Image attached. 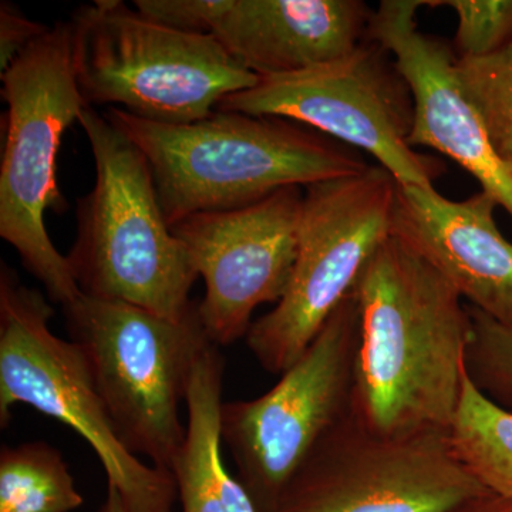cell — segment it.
Returning a JSON list of instances; mask_svg holds the SVG:
<instances>
[{
	"label": "cell",
	"instance_id": "6da1fadb",
	"mask_svg": "<svg viewBox=\"0 0 512 512\" xmlns=\"http://www.w3.org/2000/svg\"><path fill=\"white\" fill-rule=\"evenodd\" d=\"M355 292L360 342L352 416L383 437L450 433L466 375L468 303L393 232Z\"/></svg>",
	"mask_w": 512,
	"mask_h": 512
},
{
	"label": "cell",
	"instance_id": "7a4b0ae2",
	"mask_svg": "<svg viewBox=\"0 0 512 512\" xmlns=\"http://www.w3.org/2000/svg\"><path fill=\"white\" fill-rule=\"evenodd\" d=\"M106 116L146 156L170 227L369 167L350 147L282 117L215 110L195 123L160 124L116 107Z\"/></svg>",
	"mask_w": 512,
	"mask_h": 512
},
{
	"label": "cell",
	"instance_id": "3957f363",
	"mask_svg": "<svg viewBox=\"0 0 512 512\" xmlns=\"http://www.w3.org/2000/svg\"><path fill=\"white\" fill-rule=\"evenodd\" d=\"M77 123L92 147L96 181L77 201L76 239L66 255L74 281L90 298L184 319L195 306L198 274L165 220L146 156L94 107Z\"/></svg>",
	"mask_w": 512,
	"mask_h": 512
},
{
	"label": "cell",
	"instance_id": "277c9868",
	"mask_svg": "<svg viewBox=\"0 0 512 512\" xmlns=\"http://www.w3.org/2000/svg\"><path fill=\"white\" fill-rule=\"evenodd\" d=\"M67 22L77 84L89 107L190 124L259 82L214 36L168 28L121 0L80 6Z\"/></svg>",
	"mask_w": 512,
	"mask_h": 512
},
{
	"label": "cell",
	"instance_id": "5b68a950",
	"mask_svg": "<svg viewBox=\"0 0 512 512\" xmlns=\"http://www.w3.org/2000/svg\"><path fill=\"white\" fill-rule=\"evenodd\" d=\"M63 313L70 340L124 446L171 473L187 433L181 406L192 370L201 353L215 345L198 303L184 319L171 320L82 293Z\"/></svg>",
	"mask_w": 512,
	"mask_h": 512
},
{
	"label": "cell",
	"instance_id": "8992f818",
	"mask_svg": "<svg viewBox=\"0 0 512 512\" xmlns=\"http://www.w3.org/2000/svg\"><path fill=\"white\" fill-rule=\"evenodd\" d=\"M0 80L8 107L0 165V237L63 308L82 291L66 256L49 237L45 212L67 210L56 180L57 154L64 131L89 107L74 72L69 22H57Z\"/></svg>",
	"mask_w": 512,
	"mask_h": 512
},
{
	"label": "cell",
	"instance_id": "52a82bcc",
	"mask_svg": "<svg viewBox=\"0 0 512 512\" xmlns=\"http://www.w3.org/2000/svg\"><path fill=\"white\" fill-rule=\"evenodd\" d=\"M53 308L45 295L0 269V424L12 407L28 404L62 421L92 446L127 512H173L171 473L134 456L111 423L82 353L49 328Z\"/></svg>",
	"mask_w": 512,
	"mask_h": 512
},
{
	"label": "cell",
	"instance_id": "ba28073f",
	"mask_svg": "<svg viewBox=\"0 0 512 512\" xmlns=\"http://www.w3.org/2000/svg\"><path fill=\"white\" fill-rule=\"evenodd\" d=\"M397 188L379 165L303 188L291 282L245 336L266 372L281 376L288 370L355 289L369 259L392 235Z\"/></svg>",
	"mask_w": 512,
	"mask_h": 512
},
{
	"label": "cell",
	"instance_id": "9c48e42d",
	"mask_svg": "<svg viewBox=\"0 0 512 512\" xmlns=\"http://www.w3.org/2000/svg\"><path fill=\"white\" fill-rule=\"evenodd\" d=\"M359 342L353 289L271 390L222 403V443L256 511H272L320 441L350 413Z\"/></svg>",
	"mask_w": 512,
	"mask_h": 512
},
{
	"label": "cell",
	"instance_id": "30bf717a",
	"mask_svg": "<svg viewBox=\"0 0 512 512\" xmlns=\"http://www.w3.org/2000/svg\"><path fill=\"white\" fill-rule=\"evenodd\" d=\"M389 55L366 39L335 62L261 77L251 89L225 97L217 110L295 121L375 157L400 187H434L446 168L410 146L413 94Z\"/></svg>",
	"mask_w": 512,
	"mask_h": 512
},
{
	"label": "cell",
	"instance_id": "8fae6325",
	"mask_svg": "<svg viewBox=\"0 0 512 512\" xmlns=\"http://www.w3.org/2000/svg\"><path fill=\"white\" fill-rule=\"evenodd\" d=\"M490 494L457 456L450 433L383 437L349 413L271 512H456Z\"/></svg>",
	"mask_w": 512,
	"mask_h": 512
},
{
	"label": "cell",
	"instance_id": "7c38bea8",
	"mask_svg": "<svg viewBox=\"0 0 512 512\" xmlns=\"http://www.w3.org/2000/svg\"><path fill=\"white\" fill-rule=\"evenodd\" d=\"M303 197L301 187L282 188L248 207L201 212L171 227L204 279L198 313L215 345L245 338L255 309L285 295L298 256Z\"/></svg>",
	"mask_w": 512,
	"mask_h": 512
},
{
	"label": "cell",
	"instance_id": "4fadbf2b",
	"mask_svg": "<svg viewBox=\"0 0 512 512\" xmlns=\"http://www.w3.org/2000/svg\"><path fill=\"white\" fill-rule=\"evenodd\" d=\"M150 12L168 28L214 36L259 79L348 56L373 15L359 0H156Z\"/></svg>",
	"mask_w": 512,
	"mask_h": 512
},
{
	"label": "cell",
	"instance_id": "5bb4252c",
	"mask_svg": "<svg viewBox=\"0 0 512 512\" xmlns=\"http://www.w3.org/2000/svg\"><path fill=\"white\" fill-rule=\"evenodd\" d=\"M421 6L427 0H384L373 12L366 36L393 56L412 90L410 146L450 157L512 217V167L494 150L483 121L461 90L454 49L417 28Z\"/></svg>",
	"mask_w": 512,
	"mask_h": 512
},
{
	"label": "cell",
	"instance_id": "9a60e30c",
	"mask_svg": "<svg viewBox=\"0 0 512 512\" xmlns=\"http://www.w3.org/2000/svg\"><path fill=\"white\" fill-rule=\"evenodd\" d=\"M480 191L448 200L436 188H397L393 234L420 252L468 305L512 328V244Z\"/></svg>",
	"mask_w": 512,
	"mask_h": 512
},
{
	"label": "cell",
	"instance_id": "2e32d148",
	"mask_svg": "<svg viewBox=\"0 0 512 512\" xmlns=\"http://www.w3.org/2000/svg\"><path fill=\"white\" fill-rule=\"evenodd\" d=\"M224 369V356L211 345L192 370L185 400L187 433L171 468L183 512H258L222 460Z\"/></svg>",
	"mask_w": 512,
	"mask_h": 512
},
{
	"label": "cell",
	"instance_id": "e0dca14e",
	"mask_svg": "<svg viewBox=\"0 0 512 512\" xmlns=\"http://www.w3.org/2000/svg\"><path fill=\"white\" fill-rule=\"evenodd\" d=\"M450 440L488 491L512 501V413L487 399L467 373Z\"/></svg>",
	"mask_w": 512,
	"mask_h": 512
},
{
	"label": "cell",
	"instance_id": "ac0fdd59",
	"mask_svg": "<svg viewBox=\"0 0 512 512\" xmlns=\"http://www.w3.org/2000/svg\"><path fill=\"white\" fill-rule=\"evenodd\" d=\"M83 504L66 461L45 441L3 447L0 512H72Z\"/></svg>",
	"mask_w": 512,
	"mask_h": 512
},
{
	"label": "cell",
	"instance_id": "d6986e66",
	"mask_svg": "<svg viewBox=\"0 0 512 512\" xmlns=\"http://www.w3.org/2000/svg\"><path fill=\"white\" fill-rule=\"evenodd\" d=\"M456 73L494 150L512 167V43L493 55L457 57Z\"/></svg>",
	"mask_w": 512,
	"mask_h": 512
},
{
	"label": "cell",
	"instance_id": "ffe728a7",
	"mask_svg": "<svg viewBox=\"0 0 512 512\" xmlns=\"http://www.w3.org/2000/svg\"><path fill=\"white\" fill-rule=\"evenodd\" d=\"M470 339L464 367L487 399L512 413V328L468 305Z\"/></svg>",
	"mask_w": 512,
	"mask_h": 512
},
{
	"label": "cell",
	"instance_id": "44dd1931",
	"mask_svg": "<svg viewBox=\"0 0 512 512\" xmlns=\"http://www.w3.org/2000/svg\"><path fill=\"white\" fill-rule=\"evenodd\" d=\"M427 6L456 12L458 59L493 55L512 43V0H427Z\"/></svg>",
	"mask_w": 512,
	"mask_h": 512
},
{
	"label": "cell",
	"instance_id": "7402d4cb",
	"mask_svg": "<svg viewBox=\"0 0 512 512\" xmlns=\"http://www.w3.org/2000/svg\"><path fill=\"white\" fill-rule=\"evenodd\" d=\"M49 26L29 19L19 6L9 0L0 3V74L36 40L49 32Z\"/></svg>",
	"mask_w": 512,
	"mask_h": 512
},
{
	"label": "cell",
	"instance_id": "603a6c76",
	"mask_svg": "<svg viewBox=\"0 0 512 512\" xmlns=\"http://www.w3.org/2000/svg\"><path fill=\"white\" fill-rule=\"evenodd\" d=\"M456 512H512V501L498 495H485L476 501H471Z\"/></svg>",
	"mask_w": 512,
	"mask_h": 512
},
{
	"label": "cell",
	"instance_id": "cb8c5ba5",
	"mask_svg": "<svg viewBox=\"0 0 512 512\" xmlns=\"http://www.w3.org/2000/svg\"><path fill=\"white\" fill-rule=\"evenodd\" d=\"M96 512H127L116 488L110 487V485L107 487L106 501Z\"/></svg>",
	"mask_w": 512,
	"mask_h": 512
}]
</instances>
